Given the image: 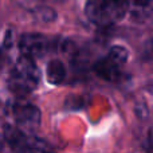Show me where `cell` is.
Here are the masks:
<instances>
[{"label": "cell", "instance_id": "10", "mask_svg": "<svg viewBox=\"0 0 153 153\" xmlns=\"http://www.w3.org/2000/svg\"><path fill=\"white\" fill-rule=\"evenodd\" d=\"M3 151H4V145H3L1 140H0V153H3Z\"/></svg>", "mask_w": 153, "mask_h": 153}, {"label": "cell", "instance_id": "3", "mask_svg": "<svg viewBox=\"0 0 153 153\" xmlns=\"http://www.w3.org/2000/svg\"><path fill=\"white\" fill-rule=\"evenodd\" d=\"M53 47V42L42 34H24L19 40L22 55L30 56L32 59L46 55Z\"/></svg>", "mask_w": 153, "mask_h": 153}, {"label": "cell", "instance_id": "1", "mask_svg": "<svg viewBox=\"0 0 153 153\" xmlns=\"http://www.w3.org/2000/svg\"><path fill=\"white\" fill-rule=\"evenodd\" d=\"M40 81V71L35 61L30 56L22 55L13 65L8 78V87L16 97L31 94Z\"/></svg>", "mask_w": 153, "mask_h": 153}, {"label": "cell", "instance_id": "9", "mask_svg": "<svg viewBox=\"0 0 153 153\" xmlns=\"http://www.w3.org/2000/svg\"><path fill=\"white\" fill-rule=\"evenodd\" d=\"M109 55L113 59H116L117 62H120L121 65H125L129 58V53L128 50L124 47V46H113V47L109 50Z\"/></svg>", "mask_w": 153, "mask_h": 153}, {"label": "cell", "instance_id": "6", "mask_svg": "<svg viewBox=\"0 0 153 153\" xmlns=\"http://www.w3.org/2000/svg\"><path fill=\"white\" fill-rule=\"evenodd\" d=\"M124 65H121L120 62H117L116 59H113L109 54H106L103 58L98 59L94 65H93V71L100 78L105 79L109 82H114L121 76V67Z\"/></svg>", "mask_w": 153, "mask_h": 153}, {"label": "cell", "instance_id": "5", "mask_svg": "<svg viewBox=\"0 0 153 153\" xmlns=\"http://www.w3.org/2000/svg\"><path fill=\"white\" fill-rule=\"evenodd\" d=\"M4 138L15 153H34L32 138H30L18 126L7 125L4 128Z\"/></svg>", "mask_w": 153, "mask_h": 153}, {"label": "cell", "instance_id": "7", "mask_svg": "<svg viewBox=\"0 0 153 153\" xmlns=\"http://www.w3.org/2000/svg\"><path fill=\"white\" fill-rule=\"evenodd\" d=\"M128 11L137 23L153 24V0H129Z\"/></svg>", "mask_w": 153, "mask_h": 153}, {"label": "cell", "instance_id": "4", "mask_svg": "<svg viewBox=\"0 0 153 153\" xmlns=\"http://www.w3.org/2000/svg\"><path fill=\"white\" fill-rule=\"evenodd\" d=\"M13 118L19 129L34 132L40 125V110L31 103H16L13 106Z\"/></svg>", "mask_w": 153, "mask_h": 153}, {"label": "cell", "instance_id": "2", "mask_svg": "<svg viewBox=\"0 0 153 153\" xmlns=\"http://www.w3.org/2000/svg\"><path fill=\"white\" fill-rule=\"evenodd\" d=\"M129 0H87L85 12L90 22L101 27L120 22L128 12Z\"/></svg>", "mask_w": 153, "mask_h": 153}, {"label": "cell", "instance_id": "8", "mask_svg": "<svg viewBox=\"0 0 153 153\" xmlns=\"http://www.w3.org/2000/svg\"><path fill=\"white\" fill-rule=\"evenodd\" d=\"M46 74H47V79L50 83L61 85L62 82L66 79V74H67L66 66H65L63 62L59 61V59H53V61L48 62Z\"/></svg>", "mask_w": 153, "mask_h": 153}]
</instances>
